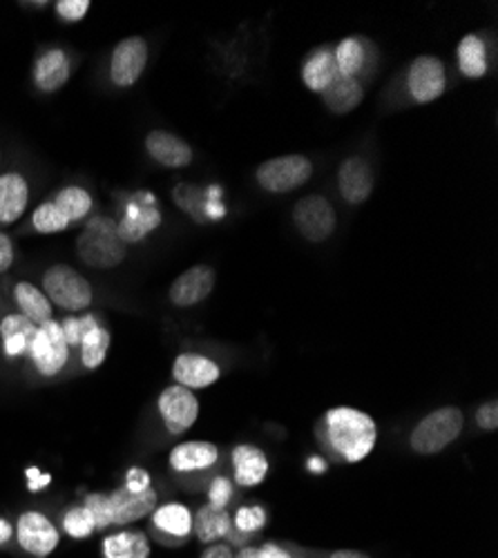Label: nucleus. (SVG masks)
I'll return each mask as SVG.
<instances>
[{"label": "nucleus", "instance_id": "22", "mask_svg": "<svg viewBox=\"0 0 498 558\" xmlns=\"http://www.w3.org/2000/svg\"><path fill=\"white\" fill-rule=\"evenodd\" d=\"M231 530L233 517L226 511V507H215L208 502L197 509V514H193V536L204 545L226 541Z\"/></svg>", "mask_w": 498, "mask_h": 558}, {"label": "nucleus", "instance_id": "9", "mask_svg": "<svg viewBox=\"0 0 498 558\" xmlns=\"http://www.w3.org/2000/svg\"><path fill=\"white\" fill-rule=\"evenodd\" d=\"M157 409H159V415L163 421V427L170 436L186 434L197 423L199 411H202L195 393L186 387H179V385L166 387L159 393Z\"/></svg>", "mask_w": 498, "mask_h": 558}, {"label": "nucleus", "instance_id": "2", "mask_svg": "<svg viewBox=\"0 0 498 558\" xmlns=\"http://www.w3.org/2000/svg\"><path fill=\"white\" fill-rule=\"evenodd\" d=\"M157 502H159V496L153 487L144 492H127L125 487H119L112 494L93 492L83 500V505L89 509V514L95 519L97 532L139 523L153 514Z\"/></svg>", "mask_w": 498, "mask_h": 558}, {"label": "nucleus", "instance_id": "35", "mask_svg": "<svg viewBox=\"0 0 498 558\" xmlns=\"http://www.w3.org/2000/svg\"><path fill=\"white\" fill-rule=\"evenodd\" d=\"M32 223L38 232H42V235H52V232H61L70 226L68 217L57 208L54 202L40 204L32 215Z\"/></svg>", "mask_w": 498, "mask_h": 558}, {"label": "nucleus", "instance_id": "18", "mask_svg": "<svg viewBox=\"0 0 498 558\" xmlns=\"http://www.w3.org/2000/svg\"><path fill=\"white\" fill-rule=\"evenodd\" d=\"M146 150L163 168H186L193 161V148L184 138L166 130H153L146 136Z\"/></svg>", "mask_w": 498, "mask_h": 558}, {"label": "nucleus", "instance_id": "14", "mask_svg": "<svg viewBox=\"0 0 498 558\" xmlns=\"http://www.w3.org/2000/svg\"><path fill=\"white\" fill-rule=\"evenodd\" d=\"M215 289V270L210 266H193L189 268L186 272H181L170 291H168V298L174 306L179 308H189V306H195L199 302H204Z\"/></svg>", "mask_w": 498, "mask_h": 558}, {"label": "nucleus", "instance_id": "33", "mask_svg": "<svg viewBox=\"0 0 498 558\" xmlns=\"http://www.w3.org/2000/svg\"><path fill=\"white\" fill-rule=\"evenodd\" d=\"M63 532L70 536V538H76V541H83V538H89L95 532H97V525H95V519L93 514H89V509L85 505H74L70 507L65 514H63Z\"/></svg>", "mask_w": 498, "mask_h": 558}, {"label": "nucleus", "instance_id": "47", "mask_svg": "<svg viewBox=\"0 0 498 558\" xmlns=\"http://www.w3.org/2000/svg\"><path fill=\"white\" fill-rule=\"evenodd\" d=\"M27 476L32 478V483H29V489H32V492H38L42 485L50 483V476H40L38 470H29Z\"/></svg>", "mask_w": 498, "mask_h": 558}, {"label": "nucleus", "instance_id": "46", "mask_svg": "<svg viewBox=\"0 0 498 558\" xmlns=\"http://www.w3.org/2000/svg\"><path fill=\"white\" fill-rule=\"evenodd\" d=\"M323 558H372V556L360 549H336V551L323 554Z\"/></svg>", "mask_w": 498, "mask_h": 558}, {"label": "nucleus", "instance_id": "44", "mask_svg": "<svg viewBox=\"0 0 498 558\" xmlns=\"http://www.w3.org/2000/svg\"><path fill=\"white\" fill-rule=\"evenodd\" d=\"M233 545L229 543H212V545H206V549L202 551L199 558H233Z\"/></svg>", "mask_w": 498, "mask_h": 558}, {"label": "nucleus", "instance_id": "34", "mask_svg": "<svg viewBox=\"0 0 498 558\" xmlns=\"http://www.w3.org/2000/svg\"><path fill=\"white\" fill-rule=\"evenodd\" d=\"M266 523H268V514L262 505H244L235 511L233 532L248 541L251 536L262 532L266 527Z\"/></svg>", "mask_w": 498, "mask_h": 558}, {"label": "nucleus", "instance_id": "38", "mask_svg": "<svg viewBox=\"0 0 498 558\" xmlns=\"http://www.w3.org/2000/svg\"><path fill=\"white\" fill-rule=\"evenodd\" d=\"M199 197H202V193L195 189V185H191V183H181V185H177V189L172 191L174 204H177L181 210H186V213H189L193 219H197V221L206 217V213H204V206H206V204H202Z\"/></svg>", "mask_w": 498, "mask_h": 558}, {"label": "nucleus", "instance_id": "19", "mask_svg": "<svg viewBox=\"0 0 498 558\" xmlns=\"http://www.w3.org/2000/svg\"><path fill=\"white\" fill-rule=\"evenodd\" d=\"M29 202V185L23 174H0V226H12L19 221Z\"/></svg>", "mask_w": 498, "mask_h": 558}, {"label": "nucleus", "instance_id": "39", "mask_svg": "<svg viewBox=\"0 0 498 558\" xmlns=\"http://www.w3.org/2000/svg\"><path fill=\"white\" fill-rule=\"evenodd\" d=\"M89 8H93L89 5V0H59L57 14L68 23H76V21L85 19Z\"/></svg>", "mask_w": 498, "mask_h": 558}, {"label": "nucleus", "instance_id": "10", "mask_svg": "<svg viewBox=\"0 0 498 558\" xmlns=\"http://www.w3.org/2000/svg\"><path fill=\"white\" fill-rule=\"evenodd\" d=\"M293 221L300 230V235L315 244L329 240L338 223L333 206L320 195H308L300 199L293 208Z\"/></svg>", "mask_w": 498, "mask_h": 558}, {"label": "nucleus", "instance_id": "27", "mask_svg": "<svg viewBox=\"0 0 498 558\" xmlns=\"http://www.w3.org/2000/svg\"><path fill=\"white\" fill-rule=\"evenodd\" d=\"M340 78V72H338V65H336V57H333V50H318L313 52L304 68H302V81L308 89L313 92H323L336 83Z\"/></svg>", "mask_w": 498, "mask_h": 558}, {"label": "nucleus", "instance_id": "11", "mask_svg": "<svg viewBox=\"0 0 498 558\" xmlns=\"http://www.w3.org/2000/svg\"><path fill=\"white\" fill-rule=\"evenodd\" d=\"M150 534L168 547L186 545L193 536V511L184 502L157 505L150 514Z\"/></svg>", "mask_w": 498, "mask_h": 558}, {"label": "nucleus", "instance_id": "3", "mask_svg": "<svg viewBox=\"0 0 498 558\" xmlns=\"http://www.w3.org/2000/svg\"><path fill=\"white\" fill-rule=\"evenodd\" d=\"M76 253L85 266L108 270L125 259L127 246L119 238L117 223L112 219L97 217L87 221V226L83 228L76 240Z\"/></svg>", "mask_w": 498, "mask_h": 558}, {"label": "nucleus", "instance_id": "4", "mask_svg": "<svg viewBox=\"0 0 498 558\" xmlns=\"http://www.w3.org/2000/svg\"><path fill=\"white\" fill-rule=\"evenodd\" d=\"M465 427V415L459 407H440L425 415L414 427L410 445L421 456H434L454 442Z\"/></svg>", "mask_w": 498, "mask_h": 558}, {"label": "nucleus", "instance_id": "21", "mask_svg": "<svg viewBox=\"0 0 498 558\" xmlns=\"http://www.w3.org/2000/svg\"><path fill=\"white\" fill-rule=\"evenodd\" d=\"M235 485L240 487H257L268 476V458L255 445H238L231 453Z\"/></svg>", "mask_w": 498, "mask_h": 558}, {"label": "nucleus", "instance_id": "1", "mask_svg": "<svg viewBox=\"0 0 498 558\" xmlns=\"http://www.w3.org/2000/svg\"><path fill=\"white\" fill-rule=\"evenodd\" d=\"M318 440L333 460L360 462L378 442V425L365 411L353 407L329 409L318 425Z\"/></svg>", "mask_w": 498, "mask_h": 558}, {"label": "nucleus", "instance_id": "28", "mask_svg": "<svg viewBox=\"0 0 498 558\" xmlns=\"http://www.w3.org/2000/svg\"><path fill=\"white\" fill-rule=\"evenodd\" d=\"M323 101L325 106L336 112V114H349L351 110H355L362 101V85L357 78H347L340 76L336 83H331L325 92H323Z\"/></svg>", "mask_w": 498, "mask_h": 558}, {"label": "nucleus", "instance_id": "36", "mask_svg": "<svg viewBox=\"0 0 498 558\" xmlns=\"http://www.w3.org/2000/svg\"><path fill=\"white\" fill-rule=\"evenodd\" d=\"M306 551L295 545L264 543V545H244L233 558H304Z\"/></svg>", "mask_w": 498, "mask_h": 558}, {"label": "nucleus", "instance_id": "5", "mask_svg": "<svg viewBox=\"0 0 498 558\" xmlns=\"http://www.w3.org/2000/svg\"><path fill=\"white\" fill-rule=\"evenodd\" d=\"M42 293L48 295L52 306L63 311H85L93 304V287L87 279L68 264H57L42 275Z\"/></svg>", "mask_w": 498, "mask_h": 558}, {"label": "nucleus", "instance_id": "37", "mask_svg": "<svg viewBox=\"0 0 498 558\" xmlns=\"http://www.w3.org/2000/svg\"><path fill=\"white\" fill-rule=\"evenodd\" d=\"M59 324H61V331H63V338H65L68 347H70V349H78L83 336H85L89 329H93V327H97L99 319H97L93 313H87V315H83V317L70 315V317H65V319L59 322Z\"/></svg>", "mask_w": 498, "mask_h": 558}, {"label": "nucleus", "instance_id": "45", "mask_svg": "<svg viewBox=\"0 0 498 558\" xmlns=\"http://www.w3.org/2000/svg\"><path fill=\"white\" fill-rule=\"evenodd\" d=\"M12 538H14V525L8 519L0 517V549L8 547Z\"/></svg>", "mask_w": 498, "mask_h": 558}, {"label": "nucleus", "instance_id": "32", "mask_svg": "<svg viewBox=\"0 0 498 558\" xmlns=\"http://www.w3.org/2000/svg\"><path fill=\"white\" fill-rule=\"evenodd\" d=\"M57 208L68 217V221H81L87 217V213L93 210V197H89L87 191L78 189V185H68L63 189L57 199H54Z\"/></svg>", "mask_w": 498, "mask_h": 558}, {"label": "nucleus", "instance_id": "31", "mask_svg": "<svg viewBox=\"0 0 498 558\" xmlns=\"http://www.w3.org/2000/svg\"><path fill=\"white\" fill-rule=\"evenodd\" d=\"M336 57V65L340 76L347 78H355L365 65V40L360 38H344L338 43V48L333 50Z\"/></svg>", "mask_w": 498, "mask_h": 558}, {"label": "nucleus", "instance_id": "40", "mask_svg": "<svg viewBox=\"0 0 498 558\" xmlns=\"http://www.w3.org/2000/svg\"><path fill=\"white\" fill-rule=\"evenodd\" d=\"M231 500H233V483H231L229 478L217 476V478L210 483L208 502L215 505V507H226Z\"/></svg>", "mask_w": 498, "mask_h": 558}, {"label": "nucleus", "instance_id": "13", "mask_svg": "<svg viewBox=\"0 0 498 558\" xmlns=\"http://www.w3.org/2000/svg\"><path fill=\"white\" fill-rule=\"evenodd\" d=\"M447 85L445 78V65L436 57H418L412 68L410 76H406V87L416 104H432L438 97H442Z\"/></svg>", "mask_w": 498, "mask_h": 558}, {"label": "nucleus", "instance_id": "29", "mask_svg": "<svg viewBox=\"0 0 498 558\" xmlns=\"http://www.w3.org/2000/svg\"><path fill=\"white\" fill-rule=\"evenodd\" d=\"M459 70L463 76L467 78H483L487 74V48L483 38H478L476 34H467L461 43H459Z\"/></svg>", "mask_w": 498, "mask_h": 558}, {"label": "nucleus", "instance_id": "41", "mask_svg": "<svg viewBox=\"0 0 498 558\" xmlns=\"http://www.w3.org/2000/svg\"><path fill=\"white\" fill-rule=\"evenodd\" d=\"M476 425L485 432H494L498 427V402L496 400H489V402L478 407Z\"/></svg>", "mask_w": 498, "mask_h": 558}, {"label": "nucleus", "instance_id": "23", "mask_svg": "<svg viewBox=\"0 0 498 558\" xmlns=\"http://www.w3.org/2000/svg\"><path fill=\"white\" fill-rule=\"evenodd\" d=\"M36 324H32L21 313H10L0 319V342H3V351L10 360L25 357L29 353L32 340L36 336Z\"/></svg>", "mask_w": 498, "mask_h": 558}, {"label": "nucleus", "instance_id": "43", "mask_svg": "<svg viewBox=\"0 0 498 558\" xmlns=\"http://www.w3.org/2000/svg\"><path fill=\"white\" fill-rule=\"evenodd\" d=\"M14 264V246H12V240L8 235H3L0 232V275L8 272Z\"/></svg>", "mask_w": 498, "mask_h": 558}, {"label": "nucleus", "instance_id": "7", "mask_svg": "<svg viewBox=\"0 0 498 558\" xmlns=\"http://www.w3.org/2000/svg\"><path fill=\"white\" fill-rule=\"evenodd\" d=\"M313 174V163L304 155H284L264 161L257 168V183L266 193H291L304 185Z\"/></svg>", "mask_w": 498, "mask_h": 558}, {"label": "nucleus", "instance_id": "12", "mask_svg": "<svg viewBox=\"0 0 498 558\" xmlns=\"http://www.w3.org/2000/svg\"><path fill=\"white\" fill-rule=\"evenodd\" d=\"M148 65V43L142 36H127L117 43L110 61V78L117 87L137 83Z\"/></svg>", "mask_w": 498, "mask_h": 558}, {"label": "nucleus", "instance_id": "30", "mask_svg": "<svg viewBox=\"0 0 498 558\" xmlns=\"http://www.w3.org/2000/svg\"><path fill=\"white\" fill-rule=\"evenodd\" d=\"M110 344H112V336L106 327H101V324H97V327L89 329L81 344H78V351H81V364L87 368V371H95L99 368L106 357H108V351H110Z\"/></svg>", "mask_w": 498, "mask_h": 558}, {"label": "nucleus", "instance_id": "25", "mask_svg": "<svg viewBox=\"0 0 498 558\" xmlns=\"http://www.w3.org/2000/svg\"><path fill=\"white\" fill-rule=\"evenodd\" d=\"M104 558H150V538L137 530H119L104 538Z\"/></svg>", "mask_w": 498, "mask_h": 558}, {"label": "nucleus", "instance_id": "6", "mask_svg": "<svg viewBox=\"0 0 498 558\" xmlns=\"http://www.w3.org/2000/svg\"><path fill=\"white\" fill-rule=\"evenodd\" d=\"M70 351L72 349L63 338L61 324L57 319H50L36 329L27 357L32 360L36 374L50 380L63 374V368L70 362Z\"/></svg>", "mask_w": 498, "mask_h": 558}, {"label": "nucleus", "instance_id": "20", "mask_svg": "<svg viewBox=\"0 0 498 558\" xmlns=\"http://www.w3.org/2000/svg\"><path fill=\"white\" fill-rule=\"evenodd\" d=\"M72 74L70 59L63 50H48L38 61L34 63V85L45 92V95H52V92H59Z\"/></svg>", "mask_w": 498, "mask_h": 558}, {"label": "nucleus", "instance_id": "16", "mask_svg": "<svg viewBox=\"0 0 498 558\" xmlns=\"http://www.w3.org/2000/svg\"><path fill=\"white\" fill-rule=\"evenodd\" d=\"M338 183L347 204H365L374 191V170L362 157H349L338 170Z\"/></svg>", "mask_w": 498, "mask_h": 558}, {"label": "nucleus", "instance_id": "24", "mask_svg": "<svg viewBox=\"0 0 498 558\" xmlns=\"http://www.w3.org/2000/svg\"><path fill=\"white\" fill-rule=\"evenodd\" d=\"M161 223V213L155 206V199H150L148 206L139 208L137 204H132L125 219L121 223H117L119 238L123 240V244H134L142 242L150 230H155Z\"/></svg>", "mask_w": 498, "mask_h": 558}, {"label": "nucleus", "instance_id": "17", "mask_svg": "<svg viewBox=\"0 0 498 558\" xmlns=\"http://www.w3.org/2000/svg\"><path fill=\"white\" fill-rule=\"evenodd\" d=\"M217 460H219V447L206 440L181 442L168 456L170 468L177 474H195V472L210 470L212 464H217Z\"/></svg>", "mask_w": 498, "mask_h": 558}, {"label": "nucleus", "instance_id": "48", "mask_svg": "<svg viewBox=\"0 0 498 558\" xmlns=\"http://www.w3.org/2000/svg\"><path fill=\"white\" fill-rule=\"evenodd\" d=\"M311 468H313L315 472H320V470H323V462H320V460H311Z\"/></svg>", "mask_w": 498, "mask_h": 558}, {"label": "nucleus", "instance_id": "42", "mask_svg": "<svg viewBox=\"0 0 498 558\" xmlns=\"http://www.w3.org/2000/svg\"><path fill=\"white\" fill-rule=\"evenodd\" d=\"M127 492H144V489H150V474L146 470H139V468H132L127 474H125V485H123Z\"/></svg>", "mask_w": 498, "mask_h": 558}, {"label": "nucleus", "instance_id": "8", "mask_svg": "<svg viewBox=\"0 0 498 558\" xmlns=\"http://www.w3.org/2000/svg\"><path fill=\"white\" fill-rule=\"evenodd\" d=\"M16 545L32 558H48L61 543L59 527L42 511H23L14 525Z\"/></svg>", "mask_w": 498, "mask_h": 558}, {"label": "nucleus", "instance_id": "15", "mask_svg": "<svg viewBox=\"0 0 498 558\" xmlns=\"http://www.w3.org/2000/svg\"><path fill=\"white\" fill-rule=\"evenodd\" d=\"M172 378L179 387L186 389H206L221 378V368L215 360L197 355V353H181L172 364Z\"/></svg>", "mask_w": 498, "mask_h": 558}, {"label": "nucleus", "instance_id": "26", "mask_svg": "<svg viewBox=\"0 0 498 558\" xmlns=\"http://www.w3.org/2000/svg\"><path fill=\"white\" fill-rule=\"evenodd\" d=\"M14 302L19 306V313L25 315L32 324H36V327L54 319V306L48 300V295L29 282H19L14 287Z\"/></svg>", "mask_w": 498, "mask_h": 558}]
</instances>
